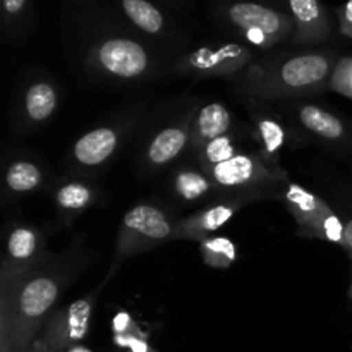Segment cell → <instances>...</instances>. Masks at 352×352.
I'll list each match as a JSON object with an SVG mask.
<instances>
[{
  "instance_id": "obj_1",
  "label": "cell",
  "mask_w": 352,
  "mask_h": 352,
  "mask_svg": "<svg viewBox=\"0 0 352 352\" xmlns=\"http://www.w3.org/2000/svg\"><path fill=\"white\" fill-rule=\"evenodd\" d=\"M58 291L57 278L45 272L2 277L0 327L9 332L14 352H26L40 337L38 333L50 316Z\"/></svg>"
},
{
  "instance_id": "obj_2",
  "label": "cell",
  "mask_w": 352,
  "mask_h": 352,
  "mask_svg": "<svg viewBox=\"0 0 352 352\" xmlns=\"http://www.w3.org/2000/svg\"><path fill=\"white\" fill-rule=\"evenodd\" d=\"M332 71V60L323 54H305L289 58L275 72L254 79V91L260 96H299L313 93L323 85Z\"/></svg>"
},
{
  "instance_id": "obj_3",
  "label": "cell",
  "mask_w": 352,
  "mask_h": 352,
  "mask_svg": "<svg viewBox=\"0 0 352 352\" xmlns=\"http://www.w3.org/2000/svg\"><path fill=\"white\" fill-rule=\"evenodd\" d=\"M175 237L170 220L151 205H138L124 215L117 237V260L157 248Z\"/></svg>"
},
{
  "instance_id": "obj_4",
  "label": "cell",
  "mask_w": 352,
  "mask_h": 352,
  "mask_svg": "<svg viewBox=\"0 0 352 352\" xmlns=\"http://www.w3.org/2000/svg\"><path fill=\"white\" fill-rule=\"evenodd\" d=\"M285 203L298 222L299 234L342 244L344 226L322 198L292 182L285 191Z\"/></svg>"
},
{
  "instance_id": "obj_5",
  "label": "cell",
  "mask_w": 352,
  "mask_h": 352,
  "mask_svg": "<svg viewBox=\"0 0 352 352\" xmlns=\"http://www.w3.org/2000/svg\"><path fill=\"white\" fill-rule=\"evenodd\" d=\"M229 19L246 34L251 43L268 48L292 33L296 23L278 10L251 2L232 3Z\"/></svg>"
},
{
  "instance_id": "obj_6",
  "label": "cell",
  "mask_w": 352,
  "mask_h": 352,
  "mask_svg": "<svg viewBox=\"0 0 352 352\" xmlns=\"http://www.w3.org/2000/svg\"><path fill=\"white\" fill-rule=\"evenodd\" d=\"M93 306H95V294H89L50 313L43 333L40 336L47 342L48 349L52 352H62L79 346V342L88 336Z\"/></svg>"
},
{
  "instance_id": "obj_7",
  "label": "cell",
  "mask_w": 352,
  "mask_h": 352,
  "mask_svg": "<svg viewBox=\"0 0 352 352\" xmlns=\"http://www.w3.org/2000/svg\"><path fill=\"white\" fill-rule=\"evenodd\" d=\"M95 65L117 78H138L148 67V54L140 43L127 38H110L93 52Z\"/></svg>"
},
{
  "instance_id": "obj_8",
  "label": "cell",
  "mask_w": 352,
  "mask_h": 352,
  "mask_svg": "<svg viewBox=\"0 0 352 352\" xmlns=\"http://www.w3.org/2000/svg\"><path fill=\"white\" fill-rule=\"evenodd\" d=\"M206 174L220 188H246L284 177V174L270 168L261 158L253 155H236L230 160L208 168Z\"/></svg>"
},
{
  "instance_id": "obj_9",
  "label": "cell",
  "mask_w": 352,
  "mask_h": 352,
  "mask_svg": "<svg viewBox=\"0 0 352 352\" xmlns=\"http://www.w3.org/2000/svg\"><path fill=\"white\" fill-rule=\"evenodd\" d=\"M250 60V52L237 43L220 48H199L186 60V69L199 76H227L239 71Z\"/></svg>"
},
{
  "instance_id": "obj_10",
  "label": "cell",
  "mask_w": 352,
  "mask_h": 352,
  "mask_svg": "<svg viewBox=\"0 0 352 352\" xmlns=\"http://www.w3.org/2000/svg\"><path fill=\"white\" fill-rule=\"evenodd\" d=\"M241 208V201H229V203H217L210 208L201 210L195 215L188 217L175 227V237L179 239H191L199 241L212 236L215 230L226 226L230 219Z\"/></svg>"
},
{
  "instance_id": "obj_11",
  "label": "cell",
  "mask_w": 352,
  "mask_h": 352,
  "mask_svg": "<svg viewBox=\"0 0 352 352\" xmlns=\"http://www.w3.org/2000/svg\"><path fill=\"white\" fill-rule=\"evenodd\" d=\"M296 23V41L320 43L332 31L330 19L320 0H289Z\"/></svg>"
},
{
  "instance_id": "obj_12",
  "label": "cell",
  "mask_w": 352,
  "mask_h": 352,
  "mask_svg": "<svg viewBox=\"0 0 352 352\" xmlns=\"http://www.w3.org/2000/svg\"><path fill=\"white\" fill-rule=\"evenodd\" d=\"M40 237L30 227H16L7 241V260L2 267V277L31 272V265L36 261Z\"/></svg>"
},
{
  "instance_id": "obj_13",
  "label": "cell",
  "mask_w": 352,
  "mask_h": 352,
  "mask_svg": "<svg viewBox=\"0 0 352 352\" xmlns=\"http://www.w3.org/2000/svg\"><path fill=\"white\" fill-rule=\"evenodd\" d=\"M116 146V131L109 127H100L79 138L74 146V157L82 165H100L113 153Z\"/></svg>"
},
{
  "instance_id": "obj_14",
  "label": "cell",
  "mask_w": 352,
  "mask_h": 352,
  "mask_svg": "<svg viewBox=\"0 0 352 352\" xmlns=\"http://www.w3.org/2000/svg\"><path fill=\"white\" fill-rule=\"evenodd\" d=\"M230 127V113L222 103H210L199 110L196 117L192 141L198 146H203L215 138L226 136Z\"/></svg>"
},
{
  "instance_id": "obj_15",
  "label": "cell",
  "mask_w": 352,
  "mask_h": 352,
  "mask_svg": "<svg viewBox=\"0 0 352 352\" xmlns=\"http://www.w3.org/2000/svg\"><path fill=\"white\" fill-rule=\"evenodd\" d=\"M186 141H188L186 127H167L160 131L148 148V160L155 165H164L174 160L184 150Z\"/></svg>"
},
{
  "instance_id": "obj_16",
  "label": "cell",
  "mask_w": 352,
  "mask_h": 352,
  "mask_svg": "<svg viewBox=\"0 0 352 352\" xmlns=\"http://www.w3.org/2000/svg\"><path fill=\"white\" fill-rule=\"evenodd\" d=\"M299 119H301L302 126L308 127L315 134H320L322 138H327V140H339L346 133L342 120L337 119L333 113L320 109V107H302L301 112H299Z\"/></svg>"
},
{
  "instance_id": "obj_17",
  "label": "cell",
  "mask_w": 352,
  "mask_h": 352,
  "mask_svg": "<svg viewBox=\"0 0 352 352\" xmlns=\"http://www.w3.org/2000/svg\"><path fill=\"white\" fill-rule=\"evenodd\" d=\"M24 107L31 120L48 119L57 107V91L48 82H36L26 91Z\"/></svg>"
},
{
  "instance_id": "obj_18",
  "label": "cell",
  "mask_w": 352,
  "mask_h": 352,
  "mask_svg": "<svg viewBox=\"0 0 352 352\" xmlns=\"http://www.w3.org/2000/svg\"><path fill=\"white\" fill-rule=\"evenodd\" d=\"M203 261L213 268H229L237 260V248L227 237H206L199 243Z\"/></svg>"
},
{
  "instance_id": "obj_19",
  "label": "cell",
  "mask_w": 352,
  "mask_h": 352,
  "mask_svg": "<svg viewBox=\"0 0 352 352\" xmlns=\"http://www.w3.org/2000/svg\"><path fill=\"white\" fill-rule=\"evenodd\" d=\"M122 9L140 30L157 34L164 28V16L148 0H122Z\"/></svg>"
},
{
  "instance_id": "obj_20",
  "label": "cell",
  "mask_w": 352,
  "mask_h": 352,
  "mask_svg": "<svg viewBox=\"0 0 352 352\" xmlns=\"http://www.w3.org/2000/svg\"><path fill=\"white\" fill-rule=\"evenodd\" d=\"M7 186L16 192H28L41 182V170L31 162H17L7 172Z\"/></svg>"
},
{
  "instance_id": "obj_21",
  "label": "cell",
  "mask_w": 352,
  "mask_h": 352,
  "mask_svg": "<svg viewBox=\"0 0 352 352\" xmlns=\"http://www.w3.org/2000/svg\"><path fill=\"white\" fill-rule=\"evenodd\" d=\"M236 146H234L232 140L229 136H220L215 140L208 141L206 144L201 146V165L205 170L215 167V165L223 164V162L230 160V158L236 157Z\"/></svg>"
},
{
  "instance_id": "obj_22",
  "label": "cell",
  "mask_w": 352,
  "mask_h": 352,
  "mask_svg": "<svg viewBox=\"0 0 352 352\" xmlns=\"http://www.w3.org/2000/svg\"><path fill=\"white\" fill-rule=\"evenodd\" d=\"M210 189H212L210 179H206V175L198 174V172L182 170L175 175V191L181 198L188 199V201L201 198Z\"/></svg>"
},
{
  "instance_id": "obj_23",
  "label": "cell",
  "mask_w": 352,
  "mask_h": 352,
  "mask_svg": "<svg viewBox=\"0 0 352 352\" xmlns=\"http://www.w3.org/2000/svg\"><path fill=\"white\" fill-rule=\"evenodd\" d=\"M93 195L91 189L79 182H71L58 189L57 192V203L62 210H69V212H79L85 210L91 201Z\"/></svg>"
},
{
  "instance_id": "obj_24",
  "label": "cell",
  "mask_w": 352,
  "mask_h": 352,
  "mask_svg": "<svg viewBox=\"0 0 352 352\" xmlns=\"http://www.w3.org/2000/svg\"><path fill=\"white\" fill-rule=\"evenodd\" d=\"M258 127V138H260L261 144H263V150L267 151V155L275 157V155L280 151V148L284 146L285 141V133L282 129L280 124L274 119H268L263 117L256 122Z\"/></svg>"
},
{
  "instance_id": "obj_25",
  "label": "cell",
  "mask_w": 352,
  "mask_h": 352,
  "mask_svg": "<svg viewBox=\"0 0 352 352\" xmlns=\"http://www.w3.org/2000/svg\"><path fill=\"white\" fill-rule=\"evenodd\" d=\"M330 88L339 95L352 98V57H344L337 62L330 74Z\"/></svg>"
},
{
  "instance_id": "obj_26",
  "label": "cell",
  "mask_w": 352,
  "mask_h": 352,
  "mask_svg": "<svg viewBox=\"0 0 352 352\" xmlns=\"http://www.w3.org/2000/svg\"><path fill=\"white\" fill-rule=\"evenodd\" d=\"M113 342L116 346L127 349L129 352H155L153 347L150 346L144 336H134V333H120V336H113Z\"/></svg>"
},
{
  "instance_id": "obj_27",
  "label": "cell",
  "mask_w": 352,
  "mask_h": 352,
  "mask_svg": "<svg viewBox=\"0 0 352 352\" xmlns=\"http://www.w3.org/2000/svg\"><path fill=\"white\" fill-rule=\"evenodd\" d=\"M112 330H113V336H120V333H134V336H144L141 332L140 327L136 325L133 318L129 316V313L126 311H120L117 313L116 318L112 322Z\"/></svg>"
},
{
  "instance_id": "obj_28",
  "label": "cell",
  "mask_w": 352,
  "mask_h": 352,
  "mask_svg": "<svg viewBox=\"0 0 352 352\" xmlns=\"http://www.w3.org/2000/svg\"><path fill=\"white\" fill-rule=\"evenodd\" d=\"M337 17H339L340 33L352 38V0H347L342 7L337 9Z\"/></svg>"
},
{
  "instance_id": "obj_29",
  "label": "cell",
  "mask_w": 352,
  "mask_h": 352,
  "mask_svg": "<svg viewBox=\"0 0 352 352\" xmlns=\"http://www.w3.org/2000/svg\"><path fill=\"white\" fill-rule=\"evenodd\" d=\"M26 0H3V10H6L9 16H16L23 10Z\"/></svg>"
},
{
  "instance_id": "obj_30",
  "label": "cell",
  "mask_w": 352,
  "mask_h": 352,
  "mask_svg": "<svg viewBox=\"0 0 352 352\" xmlns=\"http://www.w3.org/2000/svg\"><path fill=\"white\" fill-rule=\"evenodd\" d=\"M340 246L346 248V250L352 254V220L344 226V239H342V244H340Z\"/></svg>"
},
{
  "instance_id": "obj_31",
  "label": "cell",
  "mask_w": 352,
  "mask_h": 352,
  "mask_svg": "<svg viewBox=\"0 0 352 352\" xmlns=\"http://www.w3.org/2000/svg\"><path fill=\"white\" fill-rule=\"evenodd\" d=\"M26 352H52V351L48 349L47 342H45V340L41 339V337H38V339L34 340L33 344H31V347Z\"/></svg>"
},
{
  "instance_id": "obj_32",
  "label": "cell",
  "mask_w": 352,
  "mask_h": 352,
  "mask_svg": "<svg viewBox=\"0 0 352 352\" xmlns=\"http://www.w3.org/2000/svg\"><path fill=\"white\" fill-rule=\"evenodd\" d=\"M62 352H93V351H89L88 347H85V346H81V344H79V346H74V347H71V349H65Z\"/></svg>"
},
{
  "instance_id": "obj_33",
  "label": "cell",
  "mask_w": 352,
  "mask_h": 352,
  "mask_svg": "<svg viewBox=\"0 0 352 352\" xmlns=\"http://www.w3.org/2000/svg\"><path fill=\"white\" fill-rule=\"evenodd\" d=\"M349 298L352 299V282H351V289H349Z\"/></svg>"
}]
</instances>
